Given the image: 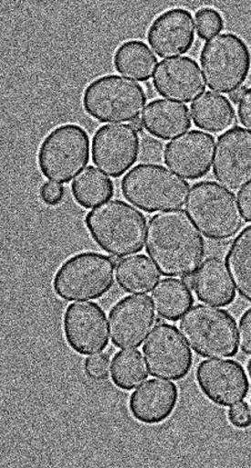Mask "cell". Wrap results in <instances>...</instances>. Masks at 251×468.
<instances>
[{
  "label": "cell",
  "mask_w": 251,
  "mask_h": 468,
  "mask_svg": "<svg viewBox=\"0 0 251 468\" xmlns=\"http://www.w3.org/2000/svg\"><path fill=\"white\" fill-rule=\"evenodd\" d=\"M145 246L161 274L172 279L193 275L206 254L203 236L183 209L153 215L147 226Z\"/></svg>",
  "instance_id": "cell-1"
},
{
  "label": "cell",
  "mask_w": 251,
  "mask_h": 468,
  "mask_svg": "<svg viewBox=\"0 0 251 468\" xmlns=\"http://www.w3.org/2000/svg\"><path fill=\"white\" fill-rule=\"evenodd\" d=\"M85 224L92 240L111 256H131L145 245V215L122 200L97 206L87 214Z\"/></svg>",
  "instance_id": "cell-2"
},
{
  "label": "cell",
  "mask_w": 251,
  "mask_h": 468,
  "mask_svg": "<svg viewBox=\"0 0 251 468\" xmlns=\"http://www.w3.org/2000/svg\"><path fill=\"white\" fill-rule=\"evenodd\" d=\"M120 257L84 251L65 261L53 281L55 294L66 302L99 300L115 284Z\"/></svg>",
  "instance_id": "cell-3"
},
{
  "label": "cell",
  "mask_w": 251,
  "mask_h": 468,
  "mask_svg": "<svg viewBox=\"0 0 251 468\" xmlns=\"http://www.w3.org/2000/svg\"><path fill=\"white\" fill-rule=\"evenodd\" d=\"M182 335L193 351L204 358H229L238 353L237 323L216 306H193L179 323Z\"/></svg>",
  "instance_id": "cell-4"
},
{
  "label": "cell",
  "mask_w": 251,
  "mask_h": 468,
  "mask_svg": "<svg viewBox=\"0 0 251 468\" xmlns=\"http://www.w3.org/2000/svg\"><path fill=\"white\" fill-rule=\"evenodd\" d=\"M121 194L131 204L146 213L182 208L189 185L181 176L160 165L141 164L122 178Z\"/></svg>",
  "instance_id": "cell-5"
},
{
  "label": "cell",
  "mask_w": 251,
  "mask_h": 468,
  "mask_svg": "<svg viewBox=\"0 0 251 468\" xmlns=\"http://www.w3.org/2000/svg\"><path fill=\"white\" fill-rule=\"evenodd\" d=\"M186 210L194 225L209 239H233L244 226L238 199L216 182L194 184L189 193Z\"/></svg>",
  "instance_id": "cell-6"
},
{
  "label": "cell",
  "mask_w": 251,
  "mask_h": 468,
  "mask_svg": "<svg viewBox=\"0 0 251 468\" xmlns=\"http://www.w3.org/2000/svg\"><path fill=\"white\" fill-rule=\"evenodd\" d=\"M146 92L136 81L106 75L86 87L83 106L87 114L100 122H134L145 110Z\"/></svg>",
  "instance_id": "cell-7"
},
{
  "label": "cell",
  "mask_w": 251,
  "mask_h": 468,
  "mask_svg": "<svg viewBox=\"0 0 251 468\" xmlns=\"http://www.w3.org/2000/svg\"><path fill=\"white\" fill-rule=\"evenodd\" d=\"M201 66L209 89L230 95L248 79L251 51L238 35L220 34L204 43Z\"/></svg>",
  "instance_id": "cell-8"
},
{
  "label": "cell",
  "mask_w": 251,
  "mask_h": 468,
  "mask_svg": "<svg viewBox=\"0 0 251 468\" xmlns=\"http://www.w3.org/2000/svg\"><path fill=\"white\" fill-rule=\"evenodd\" d=\"M90 140L83 127L64 123L51 131L40 144L37 163L49 181L68 184L89 163Z\"/></svg>",
  "instance_id": "cell-9"
},
{
  "label": "cell",
  "mask_w": 251,
  "mask_h": 468,
  "mask_svg": "<svg viewBox=\"0 0 251 468\" xmlns=\"http://www.w3.org/2000/svg\"><path fill=\"white\" fill-rule=\"evenodd\" d=\"M142 352L153 378L181 380L193 367V353L182 333L171 324L160 323L153 327Z\"/></svg>",
  "instance_id": "cell-10"
},
{
  "label": "cell",
  "mask_w": 251,
  "mask_h": 468,
  "mask_svg": "<svg viewBox=\"0 0 251 468\" xmlns=\"http://www.w3.org/2000/svg\"><path fill=\"white\" fill-rule=\"evenodd\" d=\"M140 146V137L131 125L112 123L102 126L92 138V162L101 172L118 178L137 162Z\"/></svg>",
  "instance_id": "cell-11"
},
{
  "label": "cell",
  "mask_w": 251,
  "mask_h": 468,
  "mask_svg": "<svg viewBox=\"0 0 251 468\" xmlns=\"http://www.w3.org/2000/svg\"><path fill=\"white\" fill-rule=\"evenodd\" d=\"M63 329L66 342L77 354H99L109 346V323L96 303L70 304L65 312Z\"/></svg>",
  "instance_id": "cell-12"
},
{
  "label": "cell",
  "mask_w": 251,
  "mask_h": 468,
  "mask_svg": "<svg viewBox=\"0 0 251 468\" xmlns=\"http://www.w3.org/2000/svg\"><path fill=\"white\" fill-rule=\"evenodd\" d=\"M199 388L210 402L233 408L244 402L249 393V379L242 365L230 359H209L198 365Z\"/></svg>",
  "instance_id": "cell-13"
},
{
  "label": "cell",
  "mask_w": 251,
  "mask_h": 468,
  "mask_svg": "<svg viewBox=\"0 0 251 468\" xmlns=\"http://www.w3.org/2000/svg\"><path fill=\"white\" fill-rule=\"evenodd\" d=\"M156 321L155 308L146 294L122 298L110 313L111 342L118 348L137 349Z\"/></svg>",
  "instance_id": "cell-14"
},
{
  "label": "cell",
  "mask_w": 251,
  "mask_h": 468,
  "mask_svg": "<svg viewBox=\"0 0 251 468\" xmlns=\"http://www.w3.org/2000/svg\"><path fill=\"white\" fill-rule=\"evenodd\" d=\"M214 176L230 190L251 183V133L235 127L218 138L214 159Z\"/></svg>",
  "instance_id": "cell-15"
},
{
  "label": "cell",
  "mask_w": 251,
  "mask_h": 468,
  "mask_svg": "<svg viewBox=\"0 0 251 468\" xmlns=\"http://www.w3.org/2000/svg\"><path fill=\"white\" fill-rule=\"evenodd\" d=\"M214 138L207 133L192 131L166 145L165 164L179 176L194 181L212 168Z\"/></svg>",
  "instance_id": "cell-16"
},
{
  "label": "cell",
  "mask_w": 251,
  "mask_h": 468,
  "mask_svg": "<svg viewBox=\"0 0 251 468\" xmlns=\"http://www.w3.org/2000/svg\"><path fill=\"white\" fill-rule=\"evenodd\" d=\"M191 12L183 8L166 10L148 28L147 40L160 58H176L188 53L194 44Z\"/></svg>",
  "instance_id": "cell-17"
},
{
  "label": "cell",
  "mask_w": 251,
  "mask_h": 468,
  "mask_svg": "<svg viewBox=\"0 0 251 468\" xmlns=\"http://www.w3.org/2000/svg\"><path fill=\"white\" fill-rule=\"evenodd\" d=\"M152 86L161 96L183 102L198 99L206 90L201 69L189 58L162 60L153 74Z\"/></svg>",
  "instance_id": "cell-18"
},
{
  "label": "cell",
  "mask_w": 251,
  "mask_h": 468,
  "mask_svg": "<svg viewBox=\"0 0 251 468\" xmlns=\"http://www.w3.org/2000/svg\"><path fill=\"white\" fill-rule=\"evenodd\" d=\"M178 388L163 379H150L131 394L130 410L136 420L146 425L162 424L178 404Z\"/></svg>",
  "instance_id": "cell-19"
},
{
  "label": "cell",
  "mask_w": 251,
  "mask_h": 468,
  "mask_svg": "<svg viewBox=\"0 0 251 468\" xmlns=\"http://www.w3.org/2000/svg\"><path fill=\"white\" fill-rule=\"evenodd\" d=\"M192 290L198 300L207 305L229 306L235 298V288L226 261L209 257L193 275Z\"/></svg>",
  "instance_id": "cell-20"
},
{
  "label": "cell",
  "mask_w": 251,
  "mask_h": 468,
  "mask_svg": "<svg viewBox=\"0 0 251 468\" xmlns=\"http://www.w3.org/2000/svg\"><path fill=\"white\" fill-rule=\"evenodd\" d=\"M141 122L151 135L162 141L173 140L192 128L189 108L167 100L151 101L142 112Z\"/></svg>",
  "instance_id": "cell-21"
},
{
  "label": "cell",
  "mask_w": 251,
  "mask_h": 468,
  "mask_svg": "<svg viewBox=\"0 0 251 468\" xmlns=\"http://www.w3.org/2000/svg\"><path fill=\"white\" fill-rule=\"evenodd\" d=\"M191 112L194 125L213 133L226 132L237 122L232 101L213 91L198 97L193 102Z\"/></svg>",
  "instance_id": "cell-22"
},
{
  "label": "cell",
  "mask_w": 251,
  "mask_h": 468,
  "mask_svg": "<svg viewBox=\"0 0 251 468\" xmlns=\"http://www.w3.org/2000/svg\"><path fill=\"white\" fill-rule=\"evenodd\" d=\"M118 285L131 294H147L161 280V271L145 255H134L120 261L116 272Z\"/></svg>",
  "instance_id": "cell-23"
},
{
  "label": "cell",
  "mask_w": 251,
  "mask_h": 468,
  "mask_svg": "<svg viewBox=\"0 0 251 468\" xmlns=\"http://www.w3.org/2000/svg\"><path fill=\"white\" fill-rule=\"evenodd\" d=\"M157 64L156 56L141 40L125 41L117 48L114 56V66L118 73L137 81L150 80Z\"/></svg>",
  "instance_id": "cell-24"
},
{
  "label": "cell",
  "mask_w": 251,
  "mask_h": 468,
  "mask_svg": "<svg viewBox=\"0 0 251 468\" xmlns=\"http://www.w3.org/2000/svg\"><path fill=\"white\" fill-rule=\"evenodd\" d=\"M153 306L163 320L176 322L193 305L191 288L183 281L163 280L153 288Z\"/></svg>",
  "instance_id": "cell-25"
},
{
  "label": "cell",
  "mask_w": 251,
  "mask_h": 468,
  "mask_svg": "<svg viewBox=\"0 0 251 468\" xmlns=\"http://www.w3.org/2000/svg\"><path fill=\"white\" fill-rule=\"evenodd\" d=\"M226 265L235 290L245 301L251 303V225L230 245Z\"/></svg>",
  "instance_id": "cell-26"
},
{
  "label": "cell",
  "mask_w": 251,
  "mask_h": 468,
  "mask_svg": "<svg viewBox=\"0 0 251 468\" xmlns=\"http://www.w3.org/2000/svg\"><path fill=\"white\" fill-rule=\"evenodd\" d=\"M76 203L89 209L107 202L114 197L115 186L110 177L99 169L89 166L71 185Z\"/></svg>",
  "instance_id": "cell-27"
},
{
  "label": "cell",
  "mask_w": 251,
  "mask_h": 468,
  "mask_svg": "<svg viewBox=\"0 0 251 468\" xmlns=\"http://www.w3.org/2000/svg\"><path fill=\"white\" fill-rule=\"evenodd\" d=\"M110 375L115 387L131 390L140 387L148 378L145 361L141 352L122 351L112 358Z\"/></svg>",
  "instance_id": "cell-28"
},
{
  "label": "cell",
  "mask_w": 251,
  "mask_h": 468,
  "mask_svg": "<svg viewBox=\"0 0 251 468\" xmlns=\"http://www.w3.org/2000/svg\"><path fill=\"white\" fill-rule=\"evenodd\" d=\"M196 26L198 37L206 40L214 37L225 27L224 18L218 10L214 8H202L196 13Z\"/></svg>",
  "instance_id": "cell-29"
},
{
  "label": "cell",
  "mask_w": 251,
  "mask_h": 468,
  "mask_svg": "<svg viewBox=\"0 0 251 468\" xmlns=\"http://www.w3.org/2000/svg\"><path fill=\"white\" fill-rule=\"evenodd\" d=\"M110 359L109 355H95L86 359L85 373L87 377L95 380H105L110 377Z\"/></svg>",
  "instance_id": "cell-30"
},
{
  "label": "cell",
  "mask_w": 251,
  "mask_h": 468,
  "mask_svg": "<svg viewBox=\"0 0 251 468\" xmlns=\"http://www.w3.org/2000/svg\"><path fill=\"white\" fill-rule=\"evenodd\" d=\"M162 156H165L163 153V145L156 138L145 136L141 141L140 146V161L143 164L153 165L161 163Z\"/></svg>",
  "instance_id": "cell-31"
},
{
  "label": "cell",
  "mask_w": 251,
  "mask_h": 468,
  "mask_svg": "<svg viewBox=\"0 0 251 468\" xmlns=\"http://www.w3.org/2000/svg\"><path fill=\"white\" fill-rule=\"evenodd\" d=\"M65 194L66 189L63 185L51 182L43 185L40 188L39 197L46 205L58 206L63 202Z\"/></svg>",
  "instance_id": "cell-32"
},
{
  "label": "cell",
  "mask_w": 251,
  "mask_h": 468,
  "mask_svg": "<svg viewBox=\"0 0 251 468\" xmlns=\"http://www.w3.org/2000/svg\"><path fill=\"white\" fill-rule=\"evenodd\" d=\"M228 419L235 428L247 429L251 425V413L247 403H239L233 406L228 411Z\"/></svg>",
  "instance_id": "cell-33"
},
{
  "label": "cell",
  "mask_w": 251,
  "mask_h": 468,
  "mask_svg": "<svg viewBox=\"0 0 251 468\" xmlns=\"http://www.w3.org/2000/svg\"><path fill=\"white\" fill-rule=\"evenodd\" d=\"M238 339L242 351L251 356V308L240 318Z\"/></svg>",
  "instance_id": "cell-34"
},
{
  "label": "cell",
  "mask_w": 251,
  "mask_h": 468,
  "mask_svg": "<svg viewBox=\"0 0 251 468\" xmlns=\"http://www.w3.org/2000/svg\"><path fill=\"white\" fill-rule=\"evenodd\" d=\"M238 117L245 128L251 133V87L245 90L238 104Z\"/></svg>",
  "instance_id": "cell-35"
},
{
  "label": "cell",
  "mask_w": 251,
  "mask_h": 468,
  "mask_svg": "<svg viewBox=\"0 0 251 468\" xmlns=\"http://www.w3.org/2000/svg\"><path fill=\"white\" fill-rule=\"evenodd\" d=\"M238 203L240 210L245 218L246 222H251V183L248 186L240 190L238 194Z\"/></svg>",
  "instance_id": "cell-36"
},
{
  "label": "cell",
  "mask_w": 251,
  "mask_h": 468,
  "mask_svg": "<svg viewBox=\"0 0 251 468\" xmlns=\"http://www.w3.org/2000/svg\"><path fill=\"white\" fill-rule=\"evenodd\" d=\"M244 91V87H242V89L235 90L234 92H232V94L229 95V101H233L234 104H239L240 100H242Z\"/></svg>",
  "instance_id": "cell-37"
},
{
  "label": "cell",
  "mask_w": 251,
  "mask_h": 468,
  "mask_svg": "<svg viewBox=\"0 0 251 468\" xmlns=\"http://www.w3.org/2000/svg\"><path fill=\"white\" fill-rule=\"evenodd\" d=\"M131 125L138 133H142V131L145 130V128H143L141 118H138V120L131 122Z\"/></svg>",
  "instance_id": "cell-38"
},
{
  "label": "cell",
  "mask_w": 251,
  "mask_h": 468,
  "mask_svg": "<svg viewBox=\"0 0 251 468\" xmlns=\"http://www.w3.org/2000/svg\"><path fill=\"white\" fill-rule=\"evenodd\" d=\"M248 373H249V377L251 378V361L248 364Z\"/></svg>",
  "instance_id": "cell-39"
},
{
  "label": "cell",
  "mask_w": 251,
  "mask_h": 468,
  "mask_svg": "<svg viewBox=\"0 0 251 468\" xmlns=\"http://www.w3.org/2000/svg\"><path fill=\"white\" fill-rule=\"evenodd\" d=\"M250 404H251V400H250Z\"/></svg>",
  "instance_id": "cell-40"
}]
</instances>
